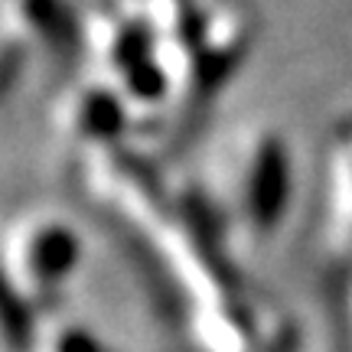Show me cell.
I'll return each instance as SVG.
<instances>
[{"label": "cell", "mask_w": 352, "mask_h": 352, "mask_svg": "<svg viewBox=\"0 0 352 352\" xmlns=\"http://www.w3.org/2000/svg\"><path fill=\"white\" fill-rule=\"evenodd\" d=\"M290 199V160L280 138L261 134L239 157L232 215L241 235L264 241L280 226V215Z\"/></svg>", "instance_id": "2"}, {"label": "cell", "mask_w": 352, "mask_h": 352, "mask_svg": "<svg viewBox=\"0 0 352 352\" xmlns=\"http://www.w3.org/2000/svg\"><path fill=\"white\" fill-rule=\"evenodd\" d=\"M3 271L36 310L52 307L82 264V235L69 219L33 215L16 222L3 241Z\"/></svg>", "instance_id": "1"}, {"label": "cell", "mask_w": 352, "mask_h": 352, "mask_svg": "<svg viewBox=\"0 0 352 352\" xmlns=\"http://www.w3.org/2000/svg\"><path fill=\"white\" fill-rule=\"evenodd\" d=\"M254 352H294V333H290V329H280L274 340L258 346Z\"/></svg>", "instance_id": "8"}, {"label": "cell", "mask_w": 352, "mask_h": 352, "mask_svg": "<svg viewBox=\"0 0 352 352\" xmlns=\"http://www.w3.org/2000/svg\"><path fill=\"white\" fill-rule=\"evenodd\" d=\"M36 307L23 297L13 277L0 264V346L7 352H33L39 340Z\"/></svg>", "instance_id": "5"}, {"label": "cell", "mask_w": 352, "mask_h": 352, "mask_svg": "<svg viewBox=\"0 0 352 352\" xmlns=\"http://www.w3.org/2000/svg\"><path fill=\"white\" fill-rule=\"evenodd\" d=\"M189 340L199 352H254V316L239 294L202 300L189 316Z\"/></svg>", "instance_id": "4"}, {"label": "cell", "mask_w": 352, "mask_h": 352, "mask_svg": "<svg viewBox=\"0 0 352 352\" xmlns=\"http://www.w3.org/2000/svg\"><path fill=\"white\" fill-rule=\"evenodd\" d=\"M59 124L76 147H85L91 153L114 151V147H121L127 127L124 95L101 85L78 88V95H72L59 114Z\"/></svg>", "instance_id": "3"}, {"label": "cell", "mask_w": 352, "mask_h": 352, "mask_svg": "<svg viewBox=\"0 0 352 352\" xmlns=\"http://www.w3.org/2000/svg\"><path fill=\"white\" fill-rule=\"evenodd\" d=\"M20 72H23V50L16 43L3 46L0 50V101L10 98V91L20 82Z\"/></svg>", "instance_id": "7"}, {"label": "cell", "mask_w": 352, "mask_h": 352, "mask_svg": "<svg viewBox=\"0 0 352 352\" xmlns=\"http://www.w3.org/2000/svg\"><path fill=\"white\" fill-rule=\"evenodd\" d=\"M33 352H111L95 329L85 323H59L36 340Z\"/></svg>", "instance_id": "6"}]
</instances>
